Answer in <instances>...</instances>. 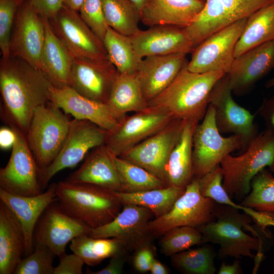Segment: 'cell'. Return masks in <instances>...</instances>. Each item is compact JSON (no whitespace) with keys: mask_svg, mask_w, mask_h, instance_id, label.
<instances>
[{"mask_svg":"<svg viewBox=\"0 0 274 274\" xmlns=\"http://www.w3.org/2000/svg\"><path fill=\"white\" fill-rule=\"evenodd\" d=\"M223 179V175L220 165L199 178V190L201 195L213 200L217 203L231 206L241 210L242 206L235 203L225 190Z\"/></svg>","mask_w":274,"mask_h":274,"instance_id":"obj_42","label":"cell"},{"mask_svg":"<svg viewBox=\"0 0 274 274\" xmlns=\"http://www.w3.org/2000/svg\"><path fill=\"white\" fill-rule=\"evenodd\" d=\"M141 12L145 6L147 0H129Z\"/></svg>","mask_w":274,"mask_h":274,"instance_id":"obj_56","label":"cell"},{"mask_svg":"<svg viewBox=\"0 0 274 274\" xmlns=\"http://www.w3.org/2000/svg\"><path fill=\"white\" fill-rule=\"evenodd\" d=\"M232 93L226 74L213 89L209 104L215 110L216 122L219 131L241 136L247 147L258 134L254 123L255 116L234 100Z\"/></svg>","mask_w":274,"mask_h":274,"instance_id":"obj_15","label":"cell"},{"mask_svg":"<svg viewBox=\"0 0 274 274\" xmlns=\"http://www.w3.org/2000/svg\"><path fill=\"white\" fill-rule=\"evenodd\" d=\"M203 243L200 231L191 226H179L173 228L162 235L160 246L162 253L167 256L189 249Z\"/></svg>","mask_w":274,"mask_h":274,"instance_id":"obj_40","label":"cell"},{"mask_svg":"<svg viewBox=\"0 0 274 274\" xmlns=\"http://www.w3.org/2000/svg\"><path fill=\"white\" fill-rule=\"evenodd\" d=\"M274 68V40L235 57L226 74L232 92L241 95Z\"/></svg>","mask_w":274,"mask_h":274,"instance_id":"obj_20","label":"cell"},{"mask_svg":"<svg viewBox=\"0 0 274 274\" xmlns=\"http://www.w3.org/2000/svg\"><path fill=\"white\" fill-rule=\"evenodd\" d=\"M63 5L68 8L78 12L84 0H62Z\"/></svg>","mask_w":274,"mask_h":274,"instance_id":"obj_55","label":"cell"},{"mask_svg":"<svg viewBox=\"0 0 274 274\" xmlns=\"http://www.w3.org/2000/svg\"><path fill=\"white\" fill-rule=\"evenodd\" d=\"M45 39V20L25 0L16 14L10 41V56L41 71Z\"/></svg>","mask_w":274,"mask_h":274,"instance_id":"obj_16","label":"cell"},{"mask_svg":"<svg viewBox=\"0 0 274 274\" xmlns=\"http://www.w3.org/2000/svg\"><path fill=\"white\" fill-rule=\"evenodd\" d=\"M130 38L140 60L150 56L187 54L194 48L185 28L175 26H151Z\"/></svg>","mask_w":274,"mask_h":274,"instance_id":"obj_22","label":"cell"},{"mask_svg":"<svg viewBox=\"0 0 274 274\" xmlns=\"http://www.w3.org/2000/svg\"><path fill=\"white\" fill-rule=\"evenodd\" d=\"M185 188L175 186L152 189L135 192L114 191L122 205L133 204L149 209L155 218L167 213Z\"/></svg>","mask_w":274,"mask_h":274,"instance_id":"obj_33","label":"cell"},{"mask_svg":"<svg viewBox=\"0 0 274 274\" xmlns=\"http://www.w3.org/2000/svg\"><path fill=\"white\" fill-rule=\"evenodd\" d=\"M233 22L221 0H206L202 9L185 29L194 48Z\"/></svg>","mask_w":274,"mask_h":274,"instance_id":"obj_31","label":"cell"},{"mask_svg":"<svg viewBox=\"0 0 274 274\" xmlns=\"http://www.w3.org/2000/svg\"><path fill=\"white\" fill-rule=\"evenodd\" d=\"M22 226L11 211L0 201V273L12 274L25 254Z\"/></svg>","mask_w":274,"mask_h":274,"instance_id":"obj_28","label":"cell"},{"mask_svg":"<svg viewBox=\"0 0 274 274\" xmlns=\"http://www.w3.org/2000/svg\"><path fill=\"white\" fill-rule=\"evenodd\" d=\"M49 101L74 119L90 121L108 131L114 130L122 120L107 104L84 96L70 86L59 88L52 85Z\"/></svg>","mask_w":274,"mask_h":274,"instance_id":"obj_21","label":"cell"},{"mask_svg":"<svg viewBox=\"0 0 274 274\" xmlns=\"http://www.w3.org/2000/svg\"><path fill=\"white\" fill-rule=\"evenodd\" d=\"M55 257L46 246L35 245L32 252L22 259L17 265L14 274H53Z\"/></svg>","mask_w":274,"mask_h":274,"instance_id":"obj_41","label":"cell"},{"mask_svg":"<svg viewBox=\"0 0 274 274\" xmlns=\"http://www.w3.org/2000/svg\"><path fill=\"white\" fill-rule=\"evenodd\" d=\"M187 64L172 83L149 101L148 105L169 113L174 119L198 123L206 113L213 89L226 74L194 73L187 68Z\"/></svg>","mask_w":274,"mask_h":274,"instance_id":"obj_2","label":"cell"},{"mask_svg":"<svg viewBox=\"0 0 274 274\" xmlns=\"http://www.w3.org/2000/svg\"><path fill=\"white\" fill-rule=\"evenodd\" d=\"M91 228L64 212L57 200L50 204L38 220L33 235L34 245L48 247L59 257L67 244L76 237L88 234Z\"/></svg>","mask_w":274,"mask_h":274,"instance_id":"obj_14","label":"cell"},{"mask_svg":"<svg viewBox=\"0 0 274 274\" xmlns=\"http://www.w3.org/2000/svg\"><path fill=\"white\" fill-rule=\"evenodd\" d=\"M52 84L40 70L12 56L0 63L1 118L25 135L35 110L49 102Z\"/></svg>","mask_w":274,"mask_h":274,"instance_id":"obj_1","label":"cell"},{"mask_svg":"<svg viewBox=\"0 0 274 274\" xmlns=\"http://www.w3.org/2000/svg\"><path fill=\"white\" fill-rule=\"evenodd\" d=\"M243 273V271L238 260L235 261L231 264L223 262L218 272L219 274H241Z\"/></svg>","mask_w":274,"mask_h":274,"instance_id":"obj_53","label":"cell"},{"mask_svg":"<svg viewBox=\"0 0 274 274\" xmlns=\"http://www.w3.org/2000/svg\"><path fill=\"white\" fill-rule=\"evenodd\" d=\"M59 258V262L54 267L53 274H82L85 263L78 255L63 253Z\"/></svg>","mask_w":274,"mask_h":274,"instance_id":"obj_46","label":"cell"},{"mask_svg":"<svg viewBox=\"0 0 274 274\" xmlns=\"http://www.w3.org/2000/svg\"><path fill=\"white\" fill-rule=\"evenodd\" d=\"M109 27L127 36L138 32L141 12L129 0H101Z\"/></svg>","mask_w":274,"mask_h":274,"instance_id":"obj_36","label":"cell"},{"mask_svg":"<svg viewBox=\"0 0 274 274\" xmlns=\"http://www.w3.org/2000/svg\"><path fill=\"white\" fill-rule=\"evenodd\" d=\"M185 53L147 56L140 62L136 76L148 102L164 91L188 63Z\"/></svg>","mask_w":274,"mask_h":274,"instance_id":"obj_23","label":"cell"},{"mask_svg":"<svg viewBox=\"0 0 274 274\" xmlns=\"http://www.w3.org/2000/svg\"><path fill=\"white\" fill-rule=\"evenodd\" d=\"M107 104L121 120L128 112H139L149 108L136 74L117 73Z\"/></svg>","mask_w":274,"mask_h":274,"instance_id":"obj_30","label":"cell"},{"mask_svg":"<svg viewBox=\"0 0 274 274\" xmlns=\"http://www.w3.org/2000/svg\"><path fill=\"white\" fill-rule=\"evenodd\" d=\"M258 113L263 119L266 129L274 133V95L263 101Z\"/></svg>","mask_w":274,"mask_h":274,"instance_id":"obj_51","label":"cell"},{"mask_svg":"<svg viewBox=\"0 0 274 274\" xmlns=\"http://www.w3.org/2000/svg\"><path fill=\"white\" fill-rule=\"evenodd\" d=\"M117 73L110 60L74 58L68 86L90 99L107 104Z\"/></svg>","mask_w":274,"mask_h":274,"instance_id":"obj_19","label":"cell"},{"mask_svg":"<svg viewBox=\"0 0 274 274\" xmlns=\"http://www.w3.org/2000/svg\"><path fill=\"white\" fill-rule=\"evenodd\" d=\"M123 251L112 257L107 266L97 271L86 270V273L90 274H120L122 273L125 263L127 259V252Z\"/></svg>","mask_w":274,"mask_h":274,"instance_id":"obj_49","label":"cell"},{"mask_svg":"<svg viewBox=\"0 0 274 274\" xmlns=\"http://www.w3.org/2000/svg\"><path fill=\"white\" fill-rule=\"evenodd\" d=\"M241 210L250 216L256 224L263 231L267 226H274V214L273 213L259 211L244 206L242 207Z\"/></svg>","mask_w":274,"mask_h":274,"instance_id":"obj_50","label":"cell"},{"mask_svg":"<svg viewBox=\"0 0 274 274\" xmlns=\"http://www.w3.org/2000/svg\"><path fill=\"white\" fill-rule=\"evenodd\" d=\"M43 18L51 20L63 7L62 0H26Z\"/></svg>","mask_w":274,"mask_h":274,"instance_id":"obj_48","label":"cell"},{"mask_svg":"<svg viewBox=\"0 0 274 274\" xmlns=\"http://www.w3.org/2000/svg\"><path fill=\"white\" fill-rule=\"evenodd\" d=\"M112 155L122 183V192H135L167 186L143 167L121 157Z\"/></svg>","mask_w":274,"mask_h":274,"instance_id":"obj_37","label":"cell"},{"mask_svg":"<svg viewBox=\"0 0 274 274\" xmlns=\"http://www.w3.org/2000/svg\"><path fill=\"white\" fill-rule=\"evenodd\" d=\"M57 183H52L46 191L31 196H21L0 188V200L11 211L20 222L25 238V255L33 251V235L36 224L46 208L57 200Z\"/></svg>","mask_w":274,"mask_h":274,"instance_id":"obj_24","label":"cell"},{"mask_svg":"<svg viewBox=\"0 0 274 274\" xmlns=\"http://www.w3.org/2000/svg\"><path fill=\"white\" fill-rule=\"evenodd\" d=\"M201 1H203L205 2L206 0H201Z\"/></svg>","mask_w":274,"mask_h":274,"instance_id":"obj_58","label":"cell"},{"mask_svg":"<svg viewBox=\"0 0 274 274\" xmlns=\"http://www.w3.org/2000/svg\"><path fill=\"white\" fill-rule=\"evenodd\" d=\"M198 123L184 121L179 139L172 150L165 167L167 186L185 188L193 178V135Z\"/></svg>","mask_w":274,"mask_h":274,"instance_id":"obj_27","label":"cell"},{"mask_svg":"<svg viewBox=\"0 0 274 274\" xmlns=\"http://www.w3.org/2000/svg\"><path fill=\"white\" fill-rule=\"evenodd\" d=\"M154 217L148 208L133 204H125L117 216L109 223L91 228L88 235L96 238H117L129 250H136L151 243L153 235L149 223Z\"/></svg>","mask_w":274,"mask_h":274,"instance_id":"obj_18","label":"cell"},{"mask_svg":"<svg viewBox=\"0 0 274 274\" xmlns=\"http://www.w3.org/2000/svg\"><path fill=\"white\" fill-rule=\"evenodd\" d=\"M240 204L274 214V177L269 170L264 168L253 178L250 191Z\"/></svg>","mask_w":274,"mask_h":274,"instance_id":"obj_39","label":"cell"},{"mask_svg":"<svg viewBox=\"0 0 274 274\" xmlns=\"http://www.w3.org/2000/svg\"><path fill=\"white\" fill-rule=\"evenodd\" d=\"M232 22L247 18L274 0H221Z\"/></svg>","mask_w":274,"mask_h":274,"instance_id":"obj_45","label":"cell"},{"mask_svg":"<svg viewBox=\"0 0 274 274\" xmlns=\"http://www.w3.org/2000/svg\"><path fill=\"white\" fill-rule=\"evenodd\" d=\"M201 0H147L141 21L149 27L172 25L186 27L202 9Z\"/></svg>","mask_w":274,"mask_h":274,"instance_id":"obj_26","label":"cell"},{"mask_svg":"<svg viewBox=\"0 0 274 274\" xmlns=\"http://www.w3.org/2000/svg\"><path fill=\"white\" fill-rule=\"evenodd\" d=\"M73 253L78 255L85 264H99L108 258L125 250H129L124 243L114 237L96 238L83 234L72 239L70 245Z\"/></svg>","mask_w":274,"mask_h":274,"instance_id":"obj_34","label":"cell"},{"mask_svg":"<svg viewBox=\"0 0 274 274\" xmlns=\"http://www.w3.org/2000/svg\"><path fill=\"white\" fill-rule=\"evenodd\" d=\"M45 39L41 57V71L56 87L68 86L74 57L44 18Z\"/></svg>","mask_w":274,"mask_h":274,"instance_id":"obj_29","label":"cell"},{"mask_svg":"<svg viewBox=\"0 0 274 274\" xmlns=\"http://www.w3.org/2000/svg\"><path fill=\"white\" fill-rule=\"evenodd\" d=\"M49 22L74 58L109 60L103 41L85 23L78 12L63 6Z\"/></svg>","mask_w":274,"mask_h":274,"instance_id":"obj_10","label":"cell"},{"mask_svg":"<svg viewBox=\"0 0 274 274\" xmlns=\"http://www.w3.org/2000/svg\"><path fill=\"white\" fill-rule=\"evenodd\" d=\"M11 128L16 139L7 164L0 169V188L21 196L39 195L43 192L39 169L25 135L18 129Z\"/></svg>","mask_w":274,"mask_h":274,"instance_id":"obj_12","label":"cell"},{"mask_svg":"<svg viewBox=\"0 0 274 274\" xmlns=\"http://www.w3.org/2000/svg\"><path fill=\"white\" fill-rule=\"evenodd\" d=\"M25 0H0V48L2 58L10 56V41L18 10Z\"/></svg>","mask_w":274,"mask_h":274,"instance_id":"obj_43","label":"cell"},{"mask_svg":"<svg viewBox=\"0 0 274 274\" xmlns=\"http://www.w3.org/2000/svg\"><path fill=\"white\" fill-rule=\"evenodd\" d=\"M215 253L209 246L187 249L171 256L172 265L180 271L188 274H214Z\"/></svg>","mask_w":274,"mask_h":274,"instance_id":"obj_38","label":"cell"},{"mask_svg":"<svg viewBox=\"0 0 274 274\" xmlns=\"http://www.w3.org/2000/svg\"><path fill=\"white\" fill-rule=\"evenodd\" d=\"M56 194L64 212L91 228L112 221L123 207L114 191L89 184L60 181Z\"/></svg>","mask_w":274,"mask_h":274,"instance_id":"obj_3","label":"cell"},{"mask_svg":"<svg viewBox=\"0 0 274 274\" xmlns=\"http://www.w3.org/2000/svg\"><path fill=\"white\" fill-rule=\"evenodd\" d=\"M65 180L92 184L113 191H123L112 155L105 145L94 148L81 166Z\"/></svg>","mask_w":274,"mask_h":274,"instance_id":"obj_25","label":"cell"},{"mask_svg":"<svg viewBox=\"0 0 274 274\" xmlns=\"http://www.w3.org/2000/svg\"><path fill=\"white\" fill-rule=\"evenodd\" d=\"M184 122L183 120L174 119L165 127L119 157L143 167L165 183V165L179 139Z\"/></svg>","mask_w":274,"mask_h":274,"instance_id":"obj_17","label":"cell"},{"mask_svg":"<svg viewBox=\"0 0 274 274\" xmlns=\"http://www.w3.org/2000/svg\"><path fill=\"white\" fill-rule=\"evenodd\" d=\"M272 40H274V3L258 10L247 18L235 46V57Z\"/></svg>","mask_w":274,"mask_h":274,"instance_id":"obj_32","label":"cell"},{"mask_svg":"<svg viewBox=\"0 0 274 274\" xmlns=\"http://www.w3.org/2000/svg\"><path fill=\"white\" fill-rule=\"evenodd\" d=\"M214 219L197 228L202 235L203 243L219 245V257L236 259L253 258V251L261 253L262 243L258 236H250L243 229H248L252 222L246 213L231 206L216 203Z\"/></svg>","mask_w":274,"mask_h":274,"instance_id":"obj_4","label":"cell"},{"mask_svg":"<svg viewBox=\"0 0 274 274\" xmlns=\"http://www.w3.org/2000/svg\"><path fill=\"white\" fill-rule=\"evenodd\" d=\"M108 131L94 123L74 119L65 141L53 161L39 172L43 190L57 173L78 164L92 149L105 145Z\"/></svg>","mask_w":274,"mask_h":274,"instance_id":"obj_11","label":"cell"},{"mask_svg":"<svg viewBox=\"0 0 274 274\" xmlns=\"http://www.w3.org/2000/svg\"><path fill=\"white\" fill-rule=\"evenodd\" d=\"M247 19L232 23L194 47L187 68L197 73L220 72L227 74L235 58V46Z\"/></svg>","mask_w":274,"mask_h":274,"instance_id":"obj_9","label":"cell"},{"mask_svg":"<svg viewBox=\"0 0 274 274\" xmlns=\"http://www.w3.org/2000/svg\"><path fill=\"white\" fill-rule=\"evenodd\" d=\"M78 12L88 26L103 41L109 26L101 0H84Z\"/></svg>","mask_w":274,"mask_h":274,"instance_id":"obj_44","label":"cell"},{"mask_svg":"<svg viewBox=\"0 0 274 274\" xmlns=\"http://www.w3.org/2000/svg\"><path fill=\"white\" fill-rule=\"evenodd\" d=\"M154 247L151 243L146 244L135 250L133 258V265L139 272L149 271L151 264L155 258Z\"/></svg>","mask_w":274,"mask_h":274,"instance_id":"obj_47","label":"cell"},{"mask_svg":"<svg viewBox=\"0 0 274 274\" xmlns=\"http://www.w3.org/2000/svg\"><path fill=\"white\" fill-rule=\"evenodd\" d=\"M103 42L110 61L117 71L124 74H135L140 60L129 36L109 27Z\"/></svg>","mask_w":274,"mask_h":274,"instance_id":"obj_35","label":"cell"},{"mask_svg":"<svg viewBox=\"0 0 274 274\" xmlns=\"http://www.w3.org/2000/svg\"><path fill=\"white\" fill-rule=\"evenodd\" d=\"M72 121L50 101L35 110L25 138L39 172L47 168L56 157Z\"/></svg>","mask_w":274,"mask_h":274,"instance_id":"obj_6","label":"cell"},{"mask_svg":"<svg viewBox=\"0 0 274 274\" xmlns=\"http://www.w3.org/2000/svg\"><path fill=\"white\" fill-rule=\"evenodd\" d=\"M223 185L231 198L243 199L250 191L253 178L268 167L274 172V133L265 129L237 156L227 155L220 163Z\"/></svg>","mask_w":274,"mask_h":274,"instance_id":"obj_5","label":"cell"},{"mask_svg":"<svg viewBox=\"0 0 274 274\" xmlns=\"http://www.w3.org/2000/svg\"><path fill=\"white\" fill-rule=\"evenodd\" d=\"M174 119L169 113L149 107L146 110L124 117L117 128L108 131L105 145L112 155L120 156Z\"/></svg>","mask_w":274,"mask_h":274,"instance_id":"obj_13","label":"cell"},{"mask_svg":"<svg viewBox=\"0 0 274 274\" xmlns=\"http://www.w3.org/2000/svg\"><path fill=\"white\" fill-rule=\"evenodd\" d=\"M247 148L239 136L232 134L223 136L216 122L215 112L209 104L200 124H198L193 135V178H200L220 165L222 160L234 151Z\"/></svg>","mask_w":274,"mask_h":274,"instance_id":"obj_7","label":"cell"},{"mask_svg":"<svg viewBox=\"0 0 274 274\" xmlns=\"http://www.w3.org/2000/svg\"><path fill=\"white\" fill-rule=\"evenodd\" d=\"M216 203L201 195L199 179L193 178L169 211L150 221L149 230L153 236H159L176 227L198 228L214 219Z\"/></svg>","mask_w":274,"mask_h":274,"instance_id":"obj_8","label":"cell"},{"mask_svg":"<svg viewBox=\"0 0 274 274\" xmlns=\"http://www.w3.org/2000/svg\"><path fill=\"white\" fill-rule=\"evenodd\" d=\"M149 271L151 274H168L169 273L167 268L156 258L153 260Z\"/></svg>","mask_w":274,"mask_h":274,"instance_id":"obj_54","label":"cell"},{"mask_svg":"<svg viewBox=\"0 0 274 274\" xmlns=\"http://www.w3.org/2000/svg\"><path fill=\"white\" fill-rule=\"evenodd\" d=\"M265 86L267 88L274 87V76L266 82Z\"/></svg>","mask_w":274,"mask_h":274,"instance_id":"obj_57","label":"cell"},{"mask_svg":"<svg viewBox=\"0 0 274 274\" xmlns=\"http://www.w3.org/2000/svg\"><path fill=\"white\" fill-rule=\"evenodd\" d=\"M16 139L15 133L11 127H2L0 129V147L2 149L12 148Z\"/></svg>","mask_w":274,"mask_h":274,"instance_id":"obj_52","label":"cell"}]
</instances>
